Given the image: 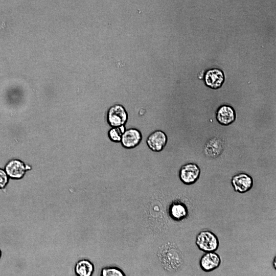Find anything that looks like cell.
Returning a JSON list of instances; mask_svg holds the SVG:
<instances>
[{"mask_svg": "<svg viewBox=\"0 0 276 276\" xmlns=\"http://www.w3.org/2000/svg\"><path fill=\"white\" fill-rule=\"evenodd\" d=\"M157 256L162 267L167 272H178L183 267V254L174 243L167 242L160 246Z\"/></svg>", "mask_w": 276, "mask_h": 276, "instance_id": "obj_1", "label": "cell"}, {"mask_svg": "<svg viewBox=\"0 0 276 276\" xmlns=\"http://www.w3.org/2000/svg\"><path fill=\"white\" fill-rule=\"evenodd\" d=\"M196 244L203 252H215L219 247V242L214 233L204 230L200 232L197 235Z\"/></svg>", "mask_w": 276, "mask_h": 276, "instance_id": "obj_2", "label": "cell"}, {"mask_svg": "<svg viewBox=\"0 0 276 276\" xmlns=\"http://www.w3.org/2000/svg\"><path fill=\"white\" fill-rule=\"evenodd\" d=\"M128 115L125 107L121 104H114L108 110L106 120L111 127L125 125L128 120Z\"/></svg>", "mask_w": 276, "mask_h": 276, "instance_id": "obj_3", "label": "cell"}, {"mask_svg": "<svg viewBox=\"0 0 276 276\" xmlns=\"http://www.w3.org/2000/svg\"><path fill=\"white\" fill-rule=\"evenodd\" d=\"M200 173V169L197 164L189 163L181 167L179 171V177L183 183L190 185L197 181Z\"/></svg>", "mask_w": 276, "mask_h": 276, "instance_id": "obj_4", "label": "cell"}, {"mask_svg": "<svg viewBox=\"0 0 276 276\" xmlns=\"http://www.w3.org/2000/svg\"><path fill=\"white\" fill-rule=\"evenodd\" d=\"M225 80L223 72L217 68H213L205 71L203 76L205 85L212 89H217L220 88Z\"/></svg>", "mask_w": 276, "mask_h": 276, "instance_id": "obj_5", "label": "cell"}, {"mask_svg": "<svg viewBox=\"0 0 276 276\" xmlns=\"http://www.w3.org/2000/svg\"><path fill=\"white\" fill-rule=\"evenodd\" d=\"M28 165L19 159H13L10 160L5 166L4 170L9 178L12 179H20L25 174L27 170L30 169Z\"/></svg>", "mask_w": 276, "mask_h": 276, "instance_id": "obj_6", "label": "cell"}, {"mask_svg": "<svg viewBox=\"0 0 276 276\" xmlns=\"http://www.w3.org/2000/svg\"><path fill=\"white\" fill-rule=\"evenodd\" d=\"M168 142L166 134L163 131L157 130L152 132L146 140L148 148L152 151L158 152L162 151Z\"/></svg>", "mask_w": 276, "mask_h": 276, "instance_id": "obj_7", "label": "cell"}, {"mask_svg": "<svg viewBox=\"0 0 276 276\" xmlns=\"http://www.w3.org/2000/svg\"><path fill=\"white\" fill-rule=\"evenodd\" d=\"M231 183L235 191L244 193L251 189L254 185V180L248 174L240 173L233 176Z\"/></svg>", "mask_w": 276, "mask_h": 276, "instance_id": "obj_8", "label": "cell"}, {"mask_svg": "<svg viewBox=\"0 0 276 276\" xmlns=\"http://www.w3.org/2000/svg\"><path fill=\"white\" fill-rule=\"evenodd\" d=\"M142 138V134L139 129L129 128L126 129L123 134L121 143L125 149H132L140 144Z\"/></svg>", "mask_w": 276, "mask_h": 276, "instance_id": "obj_9", "label": "cell"}, {"mask_svg": "<svg viewBox=\"0 0 276 276\" xmlns=\"http://www.w3.org/2000/svg\"><path fill=\"white\" fill-rule=\"evenodd\" d=\"M224 149V142L219 137L208 140L204 146V153L207 157L215 158L220 156Z\"/></svg>", "mask_w": 276, "mask_h": 276, "instance_id": "obj_10", "label": "cell"}, {"mask_svg": "<svg viewBox=\"0 0 276 276\" xmlns=\"http://www.w3.org/2000/svg\"><path fill=\"white\" fill-rule=\"evenodd\" d=\"M236 114L235 109L231 106L222 105L216 112L217 121L221 125L228 126L232 124L236 120Z\"/></svg>", "mask_w": 276, "mask_h": 276, "instance_id": "obj_11", "label": "cell"}, {"mask_svg": "<svg viewBox=\"0 0 276 276\" xmlns=\"http://www.w3.org/2000/svg\"><path fill=\"white\" fill-rule=\"evenodd\" d=\"M221 262L219 255L215 252H205L200 258L199 265L205 272H210L217 269Z\"/></svg>", "mask_w": 276, "mask_h": 276, "instance_id": "obj_12", "label": "cell"}, {"mask_svg": "<svg viewBox=\"0 0 276 276\" xmlns=\"http://www.w3.org/2000/svg\"><path fill=\"white\" fill-rule=\"evenodd\" d=\"M74 271L77 276H92L95 271V266L90 260L81 259L76 262Z\"/></svg>", "mask_w": 276, "mask_h": 276, "instance_id": "obj_13", "label": "cell"}, {"mask_svg": "<svg viewBox=\"0 0 276 276\" xmlns=\"http://www.w3.org/2000/svg\"><path fill=\"white\" fill-rule=\"evenodd\" d=\"M168 213L172 219L180 221L183 220L187 216L188 210L183 203L174 201L170 205Z\"/></svg>", "mask_w": 276, "mask_h": 276, "instance_id": "obj_14", "label": "cell"}, {"mask_svg": "<svg viewBox=\"0 0 276 276\" xmlns=\"http://www.w3.org/2000/svg\"><path fill=\"white\" fill-rule=\"evenodd\" d=\"M126 130L125 125L111 127L108 132V137L113 142H121L122 136Z\"/></svg>", "mask_w": 276, "mask_h": 276, "instance_id": "obj_15", "label": "cell"}, {"mask_svg": "<svg viewBox=\"0 0 276 276\" xmlns=\"http://www.w3.org/2000/svg\"><path fill=\"white\" fill-rule=\"evenodd\" d=\"M100 276H126V274L118 267L105 266L102 268Z\"/></svg>", "mask_w": 276, "mask_h": 276, "instance_id": "obj_16", "label": "cell"}, {"mask_svg": "<svg viewBox=\"0 0 276 276\" xmlns=\"http://www.w3.org/2000/svg\"><path fill=\"white\" fill-rule=\"evenodd\" d=\"M9 180V178L4 169L0 168V189L6 188Z\"/></svg>", "mask_w": 276, "mask_h": 276, "instance_id": "obj_17", "label": "cell"}, {"mask_svg": "<svg viewBox=\"0 0 276 276\" xmlns=\"http://www.w3.org/2000/svg\"><path fill=\"white\" fill-rule=\"evenodd\" d=\"M2 251L0 248V259H1V257H2Z\"/></svg>", "mask_w": 276, "mask_h": 276, "instance_id": "obj_18", "label": "cell"}]
</instances>
